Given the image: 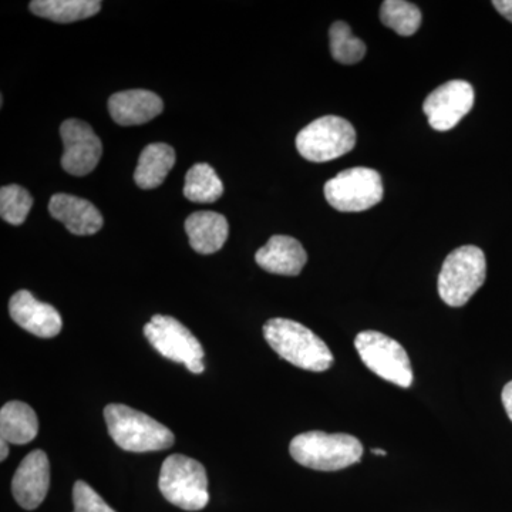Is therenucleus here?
<instances>
[{
  "label": "nucleus",
  "mask_w": 512,
  "mask_h": 512,
  "mask_svg": "<svg viewBox=\"0 0 512 512\" xmlns=\"http://www.w3.org/2000/svg\"><path fill=\"white\" fill-rule=\"evenodd\" d=\"M355 348L367 369L375 375L403 389L412 386V363L399 342L375 330H365L356 336Z\"/></svg>",
  "instance_id": "obj_6"
},
{
  "label": "nucleus",
  "mask_w": 512,
  "mask_h": 512,
  "mask_svg": "<svg viewBox=\"0 0 512 512\" xmlns=\"http://www.w3.org/2000/svg\"><path fill=\"white\" fill-rule=\"evenodd\" d=\"M39 420L29 404L9 402L0 410V440L10 444H28L35 440Z\"/></svg>",
  "instance_id": "obj_19"
},
{
  "label": "nucleus",
  "mask_w": 512,
  "mask_h": 512,
  "mask_svg": "<svg viewBox=\"0 0 512 512\" xmlns=\"http://www.w3.org/2000/svg\"><path fill=\"white\" fill-rule=\"evenodd\" d=\"M73 505L74 512H116L84 481L74 484Z\"/></svg>",
  "instance_id": "obj_25"
},
{
  "label": "nucleus",
  "mask_w": 512,
  "mask_h": 512,
  "mask_svg": "<svg viewBox=\"0 0 512 512\" xmlns=\"http://www.w3.org/2000/svg\"><path fill=\"white\" fill-rule=\"evenodd\" d=\"M144 335L161 356L183 363L194 375L204 372V349L180 320L154 315L151 322L144 326Z\"/></svg>",
  "instance_id": "obj_9"
},
{
  "label": "nucleus",
  "mask_w": 512,
  "mask_h": 512,
  "mask_svg": "<svg viewBox=\"0 0 512 512\" xmlns=\"http://www.w3.org/2000/svg\"><path fill=\"white\" fill-rule=\"evenodd\" d=\"M32 205V195L20 185H6L0 190V215L9 224L22 225Z\"/></svg>",
  "instance_id": "obj_24"
},
{
  "label": "nucleus",
  "mask_w": 512,
  "mask_h": 512,
  "mask_svg": "<svg viewBox=\"0 0 512 512\" xmlns=\"http://www.w3.org/2000/svg\"><path fill=\"white\" fill-rule=\"evenodd\" d=\"M326 201L340 212L370 210L383 200L380 174L372 168L355 167L342 171L325 184Z\"/></svg>",
  "instance_id": "obj_8"
},
{
  "label": "nucleus",
  "mask_w": 512,
  "mask_h": 512,
  "mask_svg": "<svg viewBox=\"0 0 512 512\" xmlns=\"http://www.w3.org/2000/svg\"><path fill=\"white\" fill-rule=\"evenodd\" d=\"M474 89L464 80L441 84L424 100L423 111L433 130L448 131L457 126L473 109Z\"/></svg>",
  "instance_id": "obj_10"
},
{
  "label": "nucleus",
  "mask_w": 512,
  "mask_h": 512,
  "mask_svg": "<svg viewBox=\"0 0 512 512\" xmlns=\"http://www.w3.org/2000/svg\"><path fill=\"white\" fill-rule=\"evenodd\" d=\"M50 487V464L47 454L35 450L23 458L12 480V493L16 503L33 511L45 501Z\"/></svg>",
  "instance_id": "obj_12"
},
{
  "label": "nucleus",
  "mask_w": 512,
  "mask_h": 512,
  "mask_svg": "<svg viewBox=\"0 0 512 512\" xmlns=\"http://www.w3.org/2000/svg\"><path fill=\"white\" fill-rule=\"evenodd\" d=\"M104 419L111 439L123 450L150 453L173 447V431L124 404H109L104 409Z\"/></svg>",
  "instance_id": "obj_2"
},
{
  "label": "nucleus",
  "mask_w": 512,
  "mask_h": 512,
  "mask_svg": "<svg viewBox=\"0 0 512 512\" xmlns=\"http://www.w3.org/2000/svg\"><path fill=\"white\" fill-rule=\"evenodd\" d=\"M330 52L333 59L342 64L359 63L366 55V45L353 35L348 23H333L329 30Z\"/></svg>",
  "instance_id": "obj_23"
},
{
  "label": "nucleus",
  "mask_w": 512,
  "mask_h": 512,
  "mask_svg": "<svg viewBox=\"0 0 512 512\" xmlns=\"http://www.w3.org/2000/svg\"><path fill=\"white\" fill-rule=\"evenodd\" d=\"M9 313L20 328L37 338H55L63 328L62 316L57 309L37 301L29 291H18L10 298Z\"/></svg>",
  "instance_id": "obj_13"
},
{
  "label": "nucleus",
  "mask_w": 512,
  "mask_h": 512,
  "mask_svg": "<svg viewBox=\"0 0 512 512\" xmlns=\"http://www.w3.org/2000/svg\"><path fill=\"white\" fill-rule=\"evenodd\" d=\"M185 231L192 249L201 255H211L224 247L228 238V221L212 211L194 212L185 221Z\"/></svg>",
  "instance_id": "obj_17"
},
{
  "label": "nucleus",
  "mask_w": 512,
  "mask_h": 512,
  "mask_svg": "<svg viewBox=\"0 0 512 512\" xmlns=\"http://www.w3.org/2000/svg\"><path fill=\"white\" fill-rule=\"evenodd\" d=\"M494 8L512 23V0H494Z\"/></svg>",
  "instance_id": "obj_27"
},
{
  "label": "nucleus",
  "mask_w": 512,
  "mask_h": 512,
  "mask_svg": "<svg viewBox=\"0 0 512 512\" xmlns=\"http://www.w3.org/2000/svg\"><path fill=\"white\" fill-rule=\"evenodd\" d=\"M372 453L375 454V456H387L386 451L380 450V448H373Z\"/></svg>",
  "instance_id": "obj_29"
},
{
  "label": "nucleus",
  "mask_w": 512,
  "mask_h": 512,
  "mask_svg": "<svg viewBox=\"0 0 512 512\" xmlns=\"http://www.w3.org/2000/svg\"><path fill=\"white\" fill-rule=\"evenodd\" d=\"M101 9L99 0H33L30 10L40 18L57 23L89 19Z\"/></svg>",
  "instance_id": "obj_20"
},
{
  "label": "nucleus",
  "mask_w": 512,
  "mask_h": 512,
  "mask_svg": "<svg viewBox=\"0 0 512 512\" xmlns=\"http://www.w3.org/2000/svg\"><path fill=\"white\" fill-rule=\"evenodd\" d=\"M175 164L174 148L164 143L150 144L141 151L134 181L143 190H154L160 187L173 170Z\"/></svg>",
  "instance_id": "obj_18"
},
{
  "label": "nucleus",
  "mask_w": 512,
  "mask_h": 512,
  "mask_svg": "<svg viewBox=\"0 0 512 512\" xmlns=\"http://www.w3.org/2000/svg\"><path fill=\"white\" fill-rule=\"evenodd\" d=\"M164 110V103L156 93L148 90H126L113 94L109 111L120 126H140L156 119Z\"/></svg>",
  "instance_id": "obj_16"
},
{
  "label": "nucleus",
  "mask_w": 512,
  "mask_h": 512,
  "mask_svg": "<svg viewBox=\"0 0 512 512\" xmlns=\"http://www.w3.org/2000/svg\"><path fill=\"white\" fill-rule=\"evenodd\" d=\"M255 261L269 274L296 276L308 262V254L298 239L274 235L256 252Z\"/></svg>",
  "instance_id": "obj_15"
},
{
  "label": "nucleus",
  "mask_w": 512,
  "mask_h": 512,
  "mask_svg": "<svg viewBox=\"0 0 512 512\" xmlns=\"http://www.w3.org/2000/svg\"><path fill=\"white\" fill-rule=\"evenodd\" d=\"M501 400H503L505 413H507V416L512 421V380L510 383L505 384Z\"/></svg>",
  "instance_id": "obj_26"
},
{
  "label": "nucleus",
  "mask_w": 512,
  "mask_h": 512,
  "mask_svg": "<svg viewBox=\"0 0 512 512\" xmlns=\"http://www.w3.org/2000/svg\"><path fill=\"white\" fill-rule=\"evenodd\" d=\"M9 456V443L0 440V460L5 461L6 457Z\"/></svg>",
  "instance_id": "obj_28"
},
{
  "label": "nucleus",
  "mask_w": 512,
  "mask_h": 512,
  "mask_svg": "<svg viewBox=\"0 0 512 512\" xmlns=\"http://www.w3.org/2000/svg\"><path fill=\"white\" fill-rule=\"evenodd\" d=\"M487 278L483 249L464 245L448 254L439 275V295L453 308L466 305Z\"/></svg>",
  "instance_id": "obj_5"
},
{
  "label": "nucleus",
  "mask_w": 512,
  "mask_h": 512,
  "mask_svg": "<svg viewBox=\"0 0 512 512\" xmlns=\"http://www.w3.org/2000/svg\"><path fill=\"white\" fill-rule=\"evenodd\" d=\"M289 453L303 467L316 471H339L359 463L363 446L350 434L308 431L291 441Z\"/></svg>",
  "instance_id": "obj_3"
},
{
  "label": "nucleus",
  "mask_w": 512,
  "mask_h": 512,
  "mask_svg": "<svg viewBox=\"0 0 512 512\" xmlns=\"http://www.w3.org/2000/svg\"><path fill=\"white\" fill-rule=\"evenodd\" d=\"M268 345L282 359L309 372H326L333 365V355L322 339L295 320L275 318L264 326Z\"/></svg>",
  "instance_id": "obj_1"
},
{
  "label": "nucleus",
  "mask_w": 512,
  "mask_h": 512,
  "mask_svg": "<svg viewBox=\"0 0 512 512\" xmlns=\"http://www.w3.org/2000/svg\"><path fill=\"white\" fill-rule=\"evenodd\" d=\"M158 488L168 503L185 511H200L210 501L204 466L194 458L173 454L161 467Z\"/></svg>",
  "instance_id": "obj_4"
},
{
  "label": "nucleus",
  "mask_w": 512,
  "mask_h": 512,
  "mask_svg": "<svg viewBox=\"0 0 512 512\" xmlns=\"http://www.w3.org/2000/svg\"><path fill=\"white\" fill-rule=\"evenodd\" d=\"M356 146L355 127L342 117L325 116L312 121L296 137V148L305 160L328 163Z\"/></svg>",
  "instance_id": "obj_7"
},
{
  "label": "nucleus",
  "mask_w": 512,
  "mask_h": 512,
  "mask_svg": "<svg viewBox=\"0 0 512 512\" xmlns=\"http://www.w3.org/2000/svg\"><path fill=\"white\" fill-rule=\"evenodd\" d=\"M49 212L55 220L74 235H94L103 228L104 220L92 202L69 194L53 195L49 202Z\"/></svg>",
  "instance_id": "obj_14"
},
{
  "label": "nucleus",
  "mask_w": 512,
  "mask_h": 512,
  "mask_svg": "<svg viewBox=\"0 0 512 512\" xmlns=\"http://www.w3.org/2000/svg\"><path fill=\"white\" fill-rule=\"evenodd\" d=\"M64 153L62 167L67 174L84 177L99 164L103 146L93 128L82 120L69 119L60 126Z\"/></svg>",
  "instance_id": "obj_11"
},
{
  "label": "nucleus",
  "mask_w": 512,
  "mask_h": 512,
  "mask_svg": "<svg viewBox=\"0 0 512 512\" xmlns=\"http://www.w3.org/2000/svg\"><path fill=\"white\" fill-rule=\"evenodd\" d=\"M222 194H224V184L211 165L205 163L192 165L185 175L184 195L187 200L197 204H211L220 200Z\"/></svg>",
  "instance_id": "obj_21"
},
{
  "label": "nucleus",
  "mask_w": 512,
  "mask_h": 512,
  "mask_svg": "<svg viewBox=\"0 0 512 512\" xmlns=\"http://www.w3.org/2000/svg\"><path fill=\"white\" fill-rule=\"evenodd\" d=\"M380 20L400 36H412L420 29L421 12L414 3L386 0L380 8Z\"/></svg>",
  "instance_id": "obj_22"
}]
</instances>
